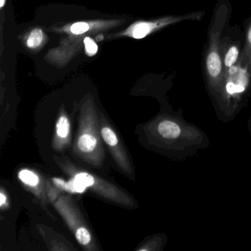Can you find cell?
Instances as JSON below:
<instances>
[{"label": "cell", "mask_w": 251, "mask_h": 251, "mask_svg": "<svg viewBox=\"0 0 251 251\" xmlns=\"http://www.w3.org/2000/svg\"><path fill=\"white\" fill-rule=\"evenodd\" d=\"M158 131L164 139H176L180 136L181 129L176 122L164 120L158 125Z\"/></svg>", "instance_id": "4"}, {"label": "cell", "mask_w": 251, "mask_h": 251, "mask_svg": "<svg viewBox=\"0 0 251 251\" xmlns=\"http://www.w3.org/2000/svg\"><path fill=\"white\" fill-rule=\"evenodd\" d=\"M19 177L22 181L30 186H35L39 183V177L30 170H22L19 173Z\"/></svg>", "instance_id": "7"}, {"label": "cell", "mask_w": 251, "mask_h": 251, "mask_svg": "<svg viewBox=\"0 0 251 251\" xmlns=\"http://www.w3.org/2000/svg\"><path fill=\"white\" fill-rule=\"evenodd\" d=\"M240 42L233 40L228 36H223L222 39V58L225 70L234 67L242 55Z\"/></svg>", "instance_id": "3"}, {"label": "cell", "mask_w": 251, "mask_h": 251, "mask_svg": "<svg viewBox=\"0 0 251 251\" xmlns=\"http://www.w3.org/2000/svg\"><path fill=\"white\" fill-rule=\"evenodd\" d=\"M74 180L77 183L83 185L86 188L88 186H93L94 183H95V179L91 175L88 174V173H79L75 177Z\"/></svg>", "instance_id": "11"}, {"label": "cell", "mask_w": 251, "mask_h": 251, "mask_svg": "<svg viewBox=\"0 0 251 251\" xmlns=\"http://www.w3.org/2000/svg\"><path fill=\"white\" fill-rule=\"evenodd\" d=\"M70 122H69L68 119L64 116L60 117L56 125V131L58 136L61 138L67 137L69 132H70Z\"/></svg>", "instance_id": "8"}, {"label": "cell", "mask_w": 251, "mask_h": 251, "mask_svg": "<svg viewBox=\"0 0 251 251\" xmlns=\"http://www.w3.org/2000/svg\"><path fill=\"white\" fill-rule=\"evenodd\" d=\"M43 40V33L39 29H35L32 31L27 39V46L32 49L38 48Z\"/></svg>", "instance_id": "9"}, {"label": "cell", "mask_w": 251, "mask_h": 251, "mask_svg": "<svg viewBox=\"0 0 251 251\" xmlns=\"http://www.w3.org/2000/svg\"><path fill=\"white\" fill-rule=\"evenodd\" d=\"M251 79V70L242 65L239 61L234 67L225 70L224 82L217 100L239 101L245 96V92L249 87Z\"/></svg>", "instance_id": "2"}, {"label": "cell", "mask_w": 251, "mask_h": 251, "mask_svg": "<svg viewBox=\"0 0 251 251\" xmlns=\"http://www.w3.org/2000/svg\"><path fill=\"white\" fill-rule=\"evenodd\" d=\"M101 133L105 142L110 146H116L118 143L117 135L109 127H103L101 130Z\"/></svg>", "instance_id": "10"}, {"label": "cell", "mask_w": 251, "mask_h": 251, "mask_svg": "<svg viewBox=\"0 0 251 251\" xmlns=\"http://www.w3.org/2000/svg\"><path fill=\"white\" fill-rule=\"evenodd\" d=\"M0 2H1V3H0V8H2L4 4H5V0H0Z\"/></svg>", "instance_id": "16"}, {"label": "cell", "mask_w": 251, "mask_h": 251, "mask_svg": "<svg viewBox=\"0 0 251 251\" xmlns=\"http://www.w3.org/2000/svg\"><path fill=\"white\" fill-rule=\"evenodd\" d=\"M79 149L84 152H89L93 151L97 145V139L95 136L90 134H84L80 136L77 142Z\"/></svg>", "instance_id": "6"}, {"label": "cell", "mask_w": 251, "mask_h": 251, "mask_svg": "<svg viewBox=\"0 0 251 251\" xmlns=\"http://www.w3.org/2000/svg\"><path fill=\"white\" fill-rule=\"evenodd\" d=\"M5 201H6V197L2 192H1V194H0V205H1V206H3Z\"/></svg>", "instance_id": "15"}, {"label": "cell", "mask_w": 251, "mask_h": 251, "mask_svg": "<svg viewBox=\"0 0 251 251\" xmlns=\"http://www.w3.org/2000/svg\"><path fill=\"white\" fill-rule=\"evenodd\" d=\"M229 0H218L214 8L207 34V42L202 58L204 78L208 90L218 100L225 79L222 58V39L231 16Z\"/></svg>", "instance_id": "1"}, {"label": "cell", "mask_w": 251, "mask_h": 251, "mask_svg": "<svg viewBox=\"0 0 251 251\" xmlns=\"http://www.w3.org/2000/svg\"><path fill=\"white\" fill-rule=\"evenodd\" d=\"M85 47H86V52L88 55H95L98 52V45L90 38L87 37L84 40Z\"/></svg>", "instance_id": "13"}, {"label": "cell", "mask_w": 251, "mask_h": 251, "mask_svg": "<svg viewBox=\"0 0 251 251\" xmlns=\"http://www.w3.org/2000/svg\"><path fill=\"white\" fill-rule=\"evenodd\" d=\"M239 62L251 71V18L245 30V43Z\"/></svg>", "instance_id": "5"}, {"label": "cell", "mask_w": 251, "mask_h": 251, "mask_svg": "<svg viewBox=\"0 0 251 251\" xmlns=\"http://www.w3.org/2000/svg\"><path fill=\"white\" fill-rule=\"evenodd\" d=\"M76 239L81 245H86L90 242L91 235L89 230L85 227H80L76 230Z\"/></svg>", "instance_id": "12"}, {"label": "cell", "mask_w": 251, "mask_h": 251, "mask_svg": "<svg viewBox=\"0 0 251 251\" xmlns=\"http://www.w3.org/2000/svg\"><path fill=\"white\" fill-rule=\"evenodd\" d=\"M89 25L85 23H77L73 25L71 27L72 33L76 35L83 34L89 30Z\"/></svg>", "instance_id": "14"}]
</instances>
